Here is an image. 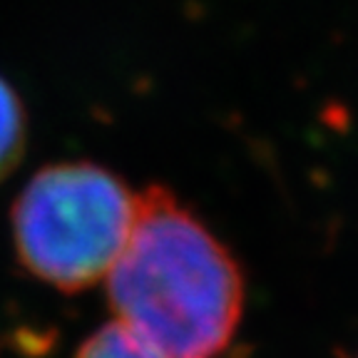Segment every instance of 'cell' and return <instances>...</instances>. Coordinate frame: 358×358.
Instances as JSON below:
<instances>
[{"mask_svg":"<svg viewBox=\"0 0 358 358\" xmlns=\"http://www.w3.org/2000/svg\"><path fill=\"white\" fill-rule=\"evenodd\" d=\"M105 281L115 321L164 358H222L244 319L234 254L159 185L137 194L129 239Z\"/></svg>","mask_w":358,"mask_h":358,"instance_id":"cell-1","label":"cell"},{"mask_svg":"<svg viewBox=\"0 0 358 358\" xmlns=\"http://www.w3.org/2000/svg\"><path fill=\"white\" fill-rule=\"evenodd\" d=\"M137 212L124 179L95 162H55L28 179L10 212L20 266L65 294L107 279Z\"/></svg>","mask_w":358,"mask_h":358,"instance_id":"cell-2","label":"cell"},{"mask_svg":"<svg viewBox=\"0 0 358 358\" xmlns=\"http://www.w3.org/2000/svg\"><path fill=\"white\" fill-rule=\"evenodd\" d=\"M28 145V112L20 95L0 75V182L20 164Z\"/></svg>","mask_w":358,"mask_h":358,"instance_id":"cell-3","label":"cell"},{"mask_svg":"<svg viewBox=\"0 0 358 358\" xmlns=\"http://www.w3.org/2000/svg\"><path fill=\"white\" fill-rule=\"evenodd\" d=\"M75 358H164L117 321L100 326L80 343Z\"/></svg>","mask_w":358,"mask_h":358,"instance_id":"cell-4","label":"cell"},{"mask_svg":"<svg viewBox=\"0 0 358 358\" xmlns=\"http://www.w3.org/2000/svg\"><path fill=\"white\" fill-rule=\"evenodd\" d=\"M356 358H358V353H356Z\"/></svg>","mask_w":358,"mask_h":358,"instance_id":"cell-5","label":"cell"}]
</instances>
